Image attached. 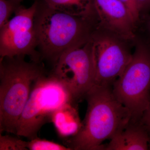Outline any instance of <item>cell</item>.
Returning <instances> with one entry per match:
<instances>
[{
    "mask_svg": "<svg viewBox=\"0 0 150 150\" xmlns=\"http://www.w3.org/2000/svg\"><path fill=\"white\" fill-rule=\"evenodd\" d=\"M85 98V116L77 133L66 141L67 146L71 150H103V142L128 126L131 112L115 97L112 86L94 85Z\"/></svg>",
    "mask_w": 150,
    "mask_h": 150,
    "instance_id": "obj_1",
    "label": "cell"
},
{
    "mask_svg": "<svg viewBox=\"0 0 150 150\" xmlns=\"http://www.w3.org/2000/svg\"><path fill=\"white\" fill-rule=\"evenodd\" d=\"M28 142L0 134V150H28Z\"/></svg>",
    "mask_w": 150,
    "mask_h": 150,
    "instance_id": "obj_15",
    "label": "cell"
},
{
    "mask_svg": "<svg viewBox=\"0 0 150 150\" xmlns=\"http://www.w3.org/2000/svg\"><path fill=\"white\" fill-rule=\"evenodd\" d=\"M22 1H23V0H22ZM33 1H36V0H33Z\"/></svg>",
    "mask_w": 150,
    "mask_h": 150,
    "instance_id": "obj_21",
    "label": "cell"
},
{
    "mask_svg": "<svg viewBox=\"0 0 150 150\" xmlns=\"http://www.w3.org/2000/svg\"><path fill=\"white\" fill-rule=\"evenodd\" d=\"M25 56L0 59V133L16 135L18 124L33 86L46 74L40 62L25 61Z\"/></svg>",
    "mask_w": 150,
    "mask_h": 150,
    "instance_id": "obj_3",
    "label": "cell"
},
{
    "mask_svg": "<svg viewBox=\"0 0 150 150\" xmlns=\"http://www.w3.org/2000/svg\"><path fill=\"white\" fill-rule=\"evenodd\" d=\"M70 103H76L64 83L51 73L43 75L33 86L19 120L16 135L29 140L38 138L41 127L51 122L54 112Z\"/></svg>",
    "mask_w": 150,
    "mask_h": 150,
    "instance_id": "obj_4",
    "label": "cell"
},
{
    "mask_svg": "<svg viewBox=\"0 0 150 150\" xmlns=\"http://www.w3.org/2000/svg\"><path fill=\"white\" fill-rule=\"evenodd\" d=\"M28 148L30 150H71L66 146L38 137L28 142Z\"/></svg>",
    "mask_w": 150,
    "mask_h": 150,
    "instance_id": "obj_14",
    "label": "cell"
},
{
    "mask_svg": "<svg viewBox=\"0 0 150 150\" xmlns=\"http://www.w3.org/2000/svg\"><path fill=\"white\" fill-rule=\"evenodd\" d=\"M150 137L147 131L139 122H130L124 130L114 136L109 144L104 146L105 150L149 149Z\"/></svg>",
    "mask_w": 150,
    "mask_h": 150,
    "instance_id": "obj_10",
    "label": "cell"
},
{
    "mask_svg": "<svg viewBox=\"0 0 150 150\" xmlns=\"http://www.w3.org/2000/svg\"><path fill=\"white\" fill-rule=\"evenodd\" d=\"M140 13L150 9V0H137Z\"/></svg>",
    "mask_w": 150,
    "mask_h": 150,
    "instance_id": "obj_18",
    "label": "cell"
},
{
    "mask_svg": "<svg viewBox=\"0 0 150 150\" xmlns=\"http://www.w3.org/2000/svg\"><path fill=\"white\" fill-rule=\"evenodd\" d=\"M149 149H150V139L149 142Z\"/></svg>",
    "mask_w": 150,
    "mask_h": 150,
    "instance_id": "obj_20",
    "label": "cell"
},
{
    "mask_svg": "<svg viewBox=\"0 0 150 150\" xmlns=\"http://www.w3.org/2000/svg\"><path fill=\"white\" fill-rule=\"evenodd\" d=\"M139 122L150 134V103L147 109L146 110L140 119Z\"/></svg>",
    "mask_w": 150,
    "mask_h": 150,
    "instance_id": "obj_17",
    "label": "cell"
},
{
    "mask_svg": "<svg viewBox=\"0 0 150 150\" xmlns=\"http://www.w3.org/2000/svg\"><path fill=\"white\" fill-rule=\"evenodd\" d=\"M100 26L134 41L136 23L119 0H93Z\"/></svg>",
    "mask_w": 150,
    "mask_h": 150,
    "instance_id": "obj_9",
    "label": "cell"
},
{
    "mask_svg": "<svg viewBox=\"0 0 150 150\" xmlns=\"http://www.w3.org/2000/svg\"><path fill=\"white\" fill-rule=\"evenodd\" d=\"M135 51L129 64L114 82L112 92L131 112L133 122H139L150 103V45L136 37Z\"/></svg>",
    "mask_w": 150,
    "mask_h": 150,
    "instance_id": "obj_5",
    "label": "cell"
},
{
    "mask_svg": "<svg viewBox=\"0 0 150 150\" xmlns=\"http://www.w3.org/2000/svg\"><path fill=\"white\" fill-rule=\"evenodd\" d=\"M146 28L148 33L150 35V16L148 17L147 20Z\"/></svg>",
    "mask_w": 150,
    "mask_h": 150,
    "instance_id": "obj_19",
    "label": "cell"
},
{
    "mask_svg": "<svg viewBox=\"0 0 150 150\" xmlns=\"http://www.w3.org/2000/svg\"><path fill=\"white\" fill-rule=\"evenodd\" d=\"M22 0H0V28L10 20L11 16L21 5Z\"/></svg>",
    "mask_w": 150,
    "mask_h": 150,
    "instance_id": "obj_13",
    "label": "cell"
},
{
    "mask_svg": "<svg viewBox=\"0 0 150 150\" xmlns=\"http://www.w3.org/2000/svg\"><path fill=\"white\" fill-rule=\"evenodd\" d=\"M51 73L67 87L75 103L85 98L96 77V54L91 38L82 47L64 53Z\"/></svg>",
    "mask_w": 150,
    "mask_h": 150,
    "instance_id": "obj_6",
    "label": "cell"
},
{
    "mask_svg": "<svg viewBox=\"0 0 150 150\" xmlns=\"http://www.w3.org/2000/svg\"><path fill=\"white\" fill-rule=\"evenodd\" d=\"M57 10L98 21L93 0H43Z\"/></svg>",
    "mask_w": 150,
    "mask_h": 150,
    "instance_id": "obj_12",
    "label": "cell"
},
{
    "mask_svg": "<svg viewBox=\"0 0 150 150\" xmlns=\"http://www.w3.org/2000/svg\"><path fill=\"white\" fill-rule=\"evenodd\" d=\"M91 39L96 58L94 85L112 87L132 59L130 41L99 25L94 31Z\"/></svg>",
    "mask_w": 150,
    "mask_h": 150,
    "instance_id": "obj_7",
    "label": "cell"
},
{
    "mask_svg": "<svg viewBox=\"0 0 150 150\" xmlns=\"http://www.w3.org/2000/svg\"><path fill=\"white\" fill-rule=\"evenodd\" d=\"M76 104L70 103L64 105L56 110L52 116L51 122L62 138L72 137L80 127L81 123L78 119Z\"/></svg>",
    "mask_w": 150,
    "mask_h": 150,
    "instance_id": "obj_11",
    "label": "cell"
},
{
    "mask_svg": "<svg viewBox=\"0 0 150 150\" xmlns=\"http://www.w3.org/2000/svg\"><path fill=\"white\" fill-rule=\"evenodd\" d=\"M98 21L66 13L37 0L34 25L41 60L53 67L65 52L82 47L91 39Z\"/></svg>",
    "mask_w": 150,
    "mask_h": 150,
    "instance_id": "obj_2",
    "label": "cell"
},
{
    "mask_svg": "<svg viewBox=\"0 0 150 150\" xmlns=\"http://www.w3.org/2000/svg\"><path fill=\"white\" fill-rule=\"evenodd\" d=\"M129 12L135 23L140 21L141 13L137 0H119Z\"/></svg>",
    "mask_w": 150,
    "mask_h": 150,
    "instance_id": "obj_16",
    "label": "cell"
},
{
    "mask_svg": "<svg viewBox=\"0 0 150 150\" xmlns=\"http://www.w3.org/2000/svg\"><path fill=\"white\" fill-rule=\"evenodd\" d=\"M37 5V0L28 8L21 5L14 16L0 28L1 58L28 56L33 62L41 61L34 25Z\"/></svg>",
    "mask_w": 150,
    "mask_h": 150,
    "instance_id": "obj_8",
    "label": "cell"
}]
</instances>
